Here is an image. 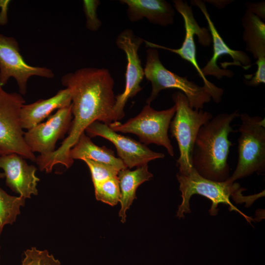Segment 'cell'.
I'll list each match as a JSON object with an SVG mask.
<instances>
[{
  "instance_id": "obj_1",
  "label": "cell",
  "mask_w": 265,
  "mask_h": 265,
  "mask_svg": "<svg viewBox=\"0 0 265 265\" xmlns=\"http://www.w3.org/2000/svg\"><path fill=\"white\" fill-rule=\"evenodd\" d=\"M61 82L70 91L74 118L68 135L61 146L49 155L37 157L39 169L46 173H51L57 164L67 168L71 166L74 160L69 157L70 150L91 123L96 121L108 125L113 123L114 81L108 69L80 68L63 75Z\"/></svg>"
},
{
  "instance_id": "obj_2",
  "label": "cell",
  "mask_w": 265,
  "mask_h": 265,
  "mask_svg": "<svg viewBox=\"0 0 265 265\" xmlns=\"http://www.w3.org/2000/svg\"><path fill=\"white\" fill-rule=\"evenodd\" d=\"M240 114L220 113L203 125L197 134L192 153V162L197 173L207 179L224 182L230 177L227 160L230 147V126Z\"/></svg>"
},
{
  "instance_id": "obj_3",
  "label": "cell",
  "mask_w": 265,
  "mask_h": 265,
  "mask_svg": "<svg viewBox=\"0 0 265 265\" xmlns=\"http://www.w3.org/2000/svg\"><path fill=\"white\" fill-rule=\"evenodd\" d=\"M177 179L179 183V189L181 192L182 201L179 206L176 216L179 218H184L186 213L190 212L189 201L194 194L205 196L212 201L209 210L210 214L214 216L217 214L218 204L228 205L230 211H235L241 214L249 221V217L244 215L231 202L232 197L237 203H246L250 206L260 194L244 196L241 192L246 190L237 183H231L227 181L217 182L207 179L200 175L194 169L186 175L177 173Z\"/></svg>"
},
{
  "instance_id": "obj_4",
  "label": "cell",
  "mask_w": 265,
  "mask_h": 265,
  "mask_svg": "<svg viewBox=\"0 0 265 265\" xmlns=\"http://www.w3.org/2000/svg\"><path fill=\"white\" fill-rule=\"evenodd\" d=\"M172 98L176 112L169 128L171 136L177 141L180 151L177 161L178 173L186 175L193 169V149L199 129L213 116L208 111L192 108L186 97L181 91L175 92Z\"/></svg>"
},
{
  "instance_id": "obj_5",
  "label": "cell",
  "mask_w": 265,
  "mask_h": 265,
  "mask_svg": "<svg viewBox=\"0 0 265 265\" xmlns=\"http://www.w3.org/2000/svg\"><path fill=\"white\" fill-rule=\"evenodd\" d=\"M241 121L238 131V158L237 167L226 180L233 183L236 180L258 173L265 169V120L258 116L246 113L239 115Z\"/></svg>"
},
{
  "instance_id": "obj_6",
  "label": "cell",
  "mask_w": 265,
  "mask_h": 265,
  "mask_svg": "<svg viewBox=\"0 0 265 265\" xmlns=\"http://www.w3.org/2000/svg\"><path fill=\"white\" fill-rule=\"evenodd\" d=\"M143 69L144 77L152 86L147 104L150 105L160 91L166 89L181 90L186 97L190 106L196 110L202 109L204 104L211 100V95L204 86H200L188 80L187 77L180 76L166 68L159 59L157 49H147L146 65Z\"/></svg>"
},
{
  "instance_id": "obj_7",
  "label": "cell",
  "mask_w": 265,
  "mask_h": 265,
  "mask_svg": "<svg viewBox=\"0 0 265 265\" xmlns=\"http://www.w3.org/2000/svg\"><path fill=\"white\" fill-rule=\"evenodd\" d=\"M175 9L181 14L184 21L185 37L182 46L179 49H171L144 40L147 48L161 49L178 54L183 59L190 63L202 79L204 86L206 88L212 100L218 103L221 101L224 90L209 81L203 75L196 59V46L194 36L197 35L198 42L203 46L208 47L212 42L209 30L200 27L195 20L191 6L186 1L173 0Z\"/></svg>"
},
{
  "instance_id": "obj_8",
  "label": "cell",
  "mask_w": 265,
  "mask_h": 265,
  "mask_svg": "<svg viewBox=\"0 0 265 265\" xmlns=\"http://www.w3.org/2000/svg\"><path fill=\"white\" fill-rule=\"evenodd\" d=\"M175 112V105L170 108L158 111L151 107L150 105L146 104L137 115L125 123L116 122L108 126L115 132L136 134L145 144L154 143L162 146L173 157V147L168 131Z\"/></svg>"
},
{
  "instance_id": "obj_9",
  "label": "cell",
  "mask_w": 265,
  "mask_h": 265,
  "mask_svg": "<svg viewBox=\"0 0 265 265\" xmlns=\"http://www.w3.org/2000/svg\"><path fill=\"white\" fill-rule=\"evenodd\" d=\"M25 100L20 93L7 92L0 85V156L16 153L36 161L24 139L20 111Z\"/></svg>"
},
{
  "instance_id": "obj_10",
  "label": "cell",
  "mask_w": 265,
  "mask_h": 265,
  "mask_svg": "<svg viewBox=\"0 0 265 265\" xmlns=\"http://www.w3.org/2000/svg\"><path fill=\"white\" fill-rule=\"evenodd\" d=\"M144 42L143 39L136 36L130 28L122 30L116 38V46L125 53L127 64L124 91L115 96L113 108V123L118 122L124 117V109L128 99L135 96L142 90L140 83L144 74L138 51Z\"/></svg>"
},
{
  "instance_id": "obj_11",
  "label": "cell",
  "mask_w": 265,
  "mask_h": 265,
  "mask_svg": "<svg viewBox=\"0 0 265 265\" xmlns=\"http://www.w3.org/2000/svg\"><path fill=\"white\" fill-rule=\"evenodd\" d=\"M32 76L52 79L54 74L47 67L26 63L20 53L15 38L0 34V85L2 87L13 78L16 81L19 93L25 95L27 81Z\"/></svg>"
},
{
  "instance_id": "obj_12",
  "label": "cell",
  "mask_w": 265,
  "mask_h": 265,
  "mask_svg": "<svg viewBox=\"0 0 265 265\" xmlns=\"http://www.w3.org/2000/svg\"><path fill=\"white\" fill-rule=\"evenodd\" d=\"M191 4L200 9L208 24L213 44V55L206 65L201 69L205 77L211 75L219 80L224 76L231 78L234 74L226 67L229 65L241 67L247 70L251 67L249 55L242 51L234 50L228 47L218 32L207 9L205 2L200 0H191Z\"/></svg>"
},
{
  "instance_id": "obj_13",
  "label": "cell",
  "mask_w": 265,
  "mask_h": 265,
  "mask_svg": "<svg viewBox=\"0 0 265 265\" xmlns=\"http://www.w3.org/2000/svg\"><path fill=\"white\" fill-rule=\"evenodd\" d=\"M71 104L58 109L47 120L24 133L25 142L30 150L46 156L55 150L56 142L69 132L72 123Z\"/></svg>"
},
{
  "instance_id": "obj_14",
  "label": "cell",
  "mask_w": 265,
  "mask_h": 265,
  "mask_svg": "<svg viewBox=\"0 0 265 265\" xmlns=\"http://www.w3.org/2000/svg\"><path fill=\"white\" fill-rule=\"evenodd\" d=\"M85 131L90 137L99 136L112 142L127 168L138 167L164 157L163 153L152 151L144 144L117 133L108 125L98 121L91 123Z\"/></svg>"
},
{
  "instance_id": "obj_15",
  "label": "cell",
  "mask_w": 265,
  "mask_h": 265,
  "mask_svg": "<svg viewBox=\"0 0 265 265\" xmlns=\"http://www.w3.org/2000/svg\"><path fill=\"white\" fill-rule=\"evenodd\" d=\"M0 168L3 171L6 186L13 191L25 199L38 194L40 179L35 175L37 168L28 165L21 156L16 153L0 156Z\"/></svg>"
},
{
  "instance_id": "obj_16",
  "label": "cell",
  "mask_w": 265,
  "mask_h": 265,
  "mask_svg": "<svg viewBox=\"0 0 265 265\" xmlns=\"http://www.w3.org/2000/svg\"><path fill=\"white\" fill-rule=\"evenodd\" d=\"M127 7V16L132 22L144 18L151 23L165 26L174 22L175 10L165 0H121Z\"/></svg>"
},
{
  "instance_id": "obj_17",
  "label": "cell",
  "mask_w": 265,
  "mask_h": 265,
  "mask_svg": "<svg viewBox=\"0 0 265 265\" xmlns=\"http://www.w3.org/2000/svg\"><path fill=\"white\" fill-rule=\"evenodd\" d=\"M71 96L68 88L59 90L53 96L24 104L20 111V122L23 129L28 130L49 117L55 109L71 104Z\"/></svg>"
},
{
  "instance_id": "obj_18",
  "label": "cell",
  "mask_w": 265,
  "mask_h": 265,
  "mask_svg": "<svg viewBox=\"0 0 265 265\" xmlns=\"http://www.w3.org/2000/svg\"><path fill=\"white\" fill-rule=\"evenodd\" d=\"M153 176L148 170L147 164L138 167L132 171L125 168L119 171L117 177L121 193L119 216L122 223L126 222V212L133 200L137 198L135 193L137 187Z\"/></svg>"
},
{
  "instance_id": "obj_19",
  "label": "cell",
  "mask_w": 265,
  "mask_h": 265,
  "mask_svg": "<svg viewBox=\"0 0 265 265\" xmlns=\"http://www.w3.org/2000/svg\"><path fill=\"white\" fill-rule=\"evenodd\" d=\"M69 157L73 160L86 158L109 164L119 171L127 168L122 160L116 157L111 150L95 145L84 132L81 134L77 143L70 150Z\"/></svg>"
},
{
  "instance_id": "obj_20",
  "label": "cell",
  "mask_w": 265,
  "mask_h": 265,
  "mask_svg": "<svg viewBox=\"0 0 265 265\" xmlns=\"http://www.w3.org/2000/svg\"><path fill=\"white\" fill-rule=\"evenodd\" d=\"M244 28L242 38L246 43L245 50L250 53L253 58L265 57V24L257 16L248 10L242 19Z\"/></svg>"
},
{
  "instance_id": "obj_21",
  "label": "cell",
  "mask_w": 265,
  "mask_h": 265,
  "mask_svg": "<svg viewBox=\"0 0 265 265\" xmlns=\"http://www.w3.org/2000/svg\"><path fill=\"white\" fill-rule=\"evenodd\" d=\"M25 198L9 195L0 187V235L4 226L12 224L25 204Z\"/></svg>"
},
{
  "instance_id": "obj_22",
  "label": "cell",
  "mask_w": 265,
  "mask_h": 265,
  "mask_svg": "<svg viewBox=\"0 0 265 265\" xmlns=\"http://www.w3.org/2000/svg\"><path fill=\"white\" fill-rule=\"evenodd\" d=\"M94 186L97 200L111 206L120 202L121 193L117 176L96 184Z\"/></svg>"
},
{
  "instance_id": "obj_23",
  "label": "cell",
  "mask_w": 265,
  "mask_h": 265,
  "mask_svg": "<svg viewBox=\"0 0 265 265\" xmlns=\"http://www.w3.org/2000/svg\"><path fill=\"white\" fill-rule=\"evenodd\" d=\"M90 171L93 185L99 184L110 178L117 177L119 170L109 164L83 159Z\"/></svg>"
},
{
  "instance_id": "obj_24",
  "label": "cell",
  "mask_w": 265,
  "mask_h": 265,
  "mask_svg": "<svg viewBox=\"0 0 265 265\" xmlns=\"http://www.w3.org/2000/svg\"><path fill=\"white\" fill-rule=\"evenodd\" d=\"M60 262L48 250L32 247L24 251L22 265H60Z\"/></svg>"
},
{
  "instance_id": "obj_25",
  "label": "cell",
  "mask_w": 265,
  "mask_h": 265,
  "mask_svg": "<svg viewBox=\"0 0 265 265\" xmlns=\"http://www.w3.org/2000/svg\"><path fill=\"white\" fill-rule=\"evenodd\" d=\"M101 2L99 0H83V10L86 18V27L92 31L98 30L102 22L97 15V8Z\"/></svg>"
},
{
  "instance_id": "obj_26",
  "label": "cell",
  "mask_w": 265,
  "mask_h": 265,
  "mask_svg": "<svg viewBox=\"0 0 265 265\" xmlns=\"http://www.w3.org/2000/svg\"><path fill=\"white\" fill-rule=\"evenodd\" d=\"M255 63L257 65V69L254 76L250 80H244L248 86L256 87L261 83H265V57L259 58Z\"/></svg>"
},
{
  "instance_id": "obj_27",
  "label": "cell",
  "mask_w": 265,
  "mask_h": 265,
  "mask_svg": "<svg viewBox=\"0 0 265 265\" xmlns=\"http://www.w3.org/2000/svg\"><path fill=\"white\" fill-rule=\"evenodd\" d=\"M245 6L248 10L259 17L262 20L265 19V1L251 2H246Z\"/></svg>"
},
{
  "instance_id": "obj_28",
  "label": "cell",
  "mask_w": 265,
  "mask_h": 265,
  "mask_svg": "<svg viewBox=\"0 0 265 265\" xmlns=\"http://www.w3.org/2000/svg\"><path fill=\"white\" fill-rule=\"evenodd\" d=\"M208 1L219 8H223L227 4L231 2H229L231 1L229 0H208Z\"/></svg>"
},
{
  "instance_id": "obj_29",
  "label": "cell",
  "mask_w": 265,
  "mask_h": 265,
  "mask_svg": "<svg viewBox=\"0 0 265 265\" xmlns=\"http://www.w3.org/2000/svg\"><path fill=\"white\" fill-rule=\"evenodd\" d=\"M4 178V175L3 173L0 172V179L1 178Z\"/></svg>"
},
{
  "instance_id": "obj_30",
  "label": "cell",
  "mask_w": 265,
  "mask_h": 265,
  "mask_svg": "<svg viewBox=\"0 0 265 265\" xmlns=\"http://www.w3.org/2000/svg\"></svg>"
}]
</instances>
